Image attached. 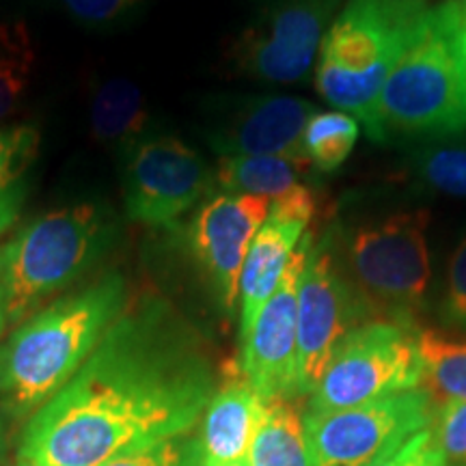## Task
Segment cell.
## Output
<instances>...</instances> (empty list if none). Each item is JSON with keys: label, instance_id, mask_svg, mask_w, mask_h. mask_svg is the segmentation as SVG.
<instances>
[{"label": "cell", "instance_id": "obj_1", "mask_svg": "<svg viewBox=\"0 0 466 466\" xmlns=\"http://www.w3.org/2000/svg\"><path fill=\"white\" fill-rule=\"evenodd\" d=\"M214 395L199 337L171 305L126 309L78 374L28 417L20 462L104 466L190 434Z\"/></svg>", "mask_w": 466, "mask_h": 466}, {"label": "cell", "instance_id": "obj_2", "mask_svg": "<svg viewBox=\"0 0 466 466\" xmlns=\"http://www.w3.org/2000/svg\"><path fill=\"white\" fill-rule=\"evenodd\" d=\"M121 275H106L35 311L0 343V400L31 417L78 374L126 311Z\"/></svg>", "mask_w": 466, "mask_h": 466}, {"label": "cell", "instance_id": "obj_3", "mask_svg": "<svg viewBox=\"0 0 466 466\" xmlns=\"http://www.w3.org/2000/svg\"><path fill=\"white\" fill-rule=\"evenodd\" d=\"M430 9L428 0H346L319 46V96L367 130L384 83L421 33Z\"/></svg>", "mask_w": 466, "mask_h": 466}, {"label": "cell", "instance_id": "obj_4", "mask_svg": "<svg viewBox=\"0 0 466 466\" xmlns=\"http://www.w3.org/2000/svg\"><path fill=\"white\" fill-rule=\"evenodd\" d=\"M365 134L376 143L466 134V85L453 42L451 0L430 9L421 33L384 83Z\"/></svg>", "mask_w": 466, "mask_h": 466}, {"label": "cell", "instance_id": "obj_5", "mask_svg": "<svg viewBox=\"0 0 466 466\" xmlns=\"http://www.w3.org/2000/svg\"><path fill=\"white\" fill-rule=\"evenodd\" d=\"M119 238V220L102 203H76L42 214L0 244V279L9 324L31 318L52 294L72 285Z\"/></svg>", "mask_w": 466, "mask_h": 466}, {"label": "cell", "instance_id": "obj_6", "mask_svg": "<svg viewBox=\"0 0 466 466\" xmlns=\"http://www.w3.org/2000/svg\"><path fill=\"white\" fill-rule=\"evenodd\" d=\"M428 227V209H408L343 231V247L335 233L343 270L376 319L417 329L432 283Z\"/></svg>", "mask_w": 466, "mask_h": 466}, {"label": "cell", "instance_id": "obj_7", "mask_svg": "<svg viewBox=\"0 0 466 466\" xmlns=\"http://www.w3.org/2000/svg\"><path fill=\"white\" fill-rule=\"evenodd\" d=\"M421 389L417 329L371 319L335 350L307 412H330Z\"/></svg>", "mask_w": 466, "mask_h": 466}, {"label": "cell", "instance_id": "obj_8", "mask_svg": "<svg viewBox=\"0 0 466 466\" xmlns=\"http://www.w3.org/2000/svg\"><path fill=\"white\" fill-rule=\"evenodd\" d=\"M371 319H376L374 313L343 270L335 231L329 229L313 242L299 283L296 395L316 391L335 350Z\"/></svg>", "mask_w": 466, "mask_h": 466}, {"label": "cell", "instance_id": "obj_9", "mask_svg": "<svg viewBox=\"0 0 466 466\" xmlns=\"http://www.w3.org/2000/svg\"><path fill=\"white\" fill-rule=\"evenodd\" d=\"M432 398L410 389L367 404L302 417L313 466H370L432 425Z\"/></svg>", "mask_w": 466, "mask_h": 466}, {"label": "cell", "instance_id": "obj_10", "mask_svg": "<svg viewBox=\"0 0 466 466\" xmlns=\"http://www.w3.org/2000/svg\"><path fill=\"white\" fill-rule=\"evenodd\" d=\"M121 158L124 206L134 223L171 229L214 186V171L199 151L168 134L143 138Z\"/></svg>", "mask_w": 466, "mask_h": 466}, {"label": "cell", "instance_id": "obj_11", "mask_svg": "<svg viewBox=\"0 0 466 466\" xmlns=\"http://www.w3.org/2000/svg\"><path fill=\"white\" fill-rule=\"evenodd\" d=\"M339 5L341 0H277L238 42V69L266 83L307 80Z\"/></svg>", "mask_w": 466, "mask_h": 466}, {"label": "cell", "instance_id": "obj_12", "mask_svg": "<svg viewBox=\"0 0 466 466\" xmlns=\"http://www.w3.org/2000/svg\"><path fill=\"white\" fill-rule=\"evenodd\" d=\"M313 231L296 247L275 294L259 309L250 329L240 337L242 376L266 401L296 395V352H299V283L311 253Z\"/></svg>", "mask_w": 466, "mask_h": 466}, {"label": "cell", "instance_id": "obj_13", "mask_svg": "<svg viewBox=\"0 0 466 466\" xmlns=\"http://www.w3.org/2000/svg\"><path fill=\"white\" fill-rule=\"evenodd\" d=\"M270 203L268 197L220 190L203 199L186 229L192 259L229 316L240 300L244 259L270 214Z\"/></svg>", "mask_w": 466, "mask_h": 466}, {"label": "cell", "instance_id": "obj_14", "mask_svg": "<svg viewBox=\"0 0 466 466\" xmlns=\"http://www.w3.org/2000/svg\"><path fill=\"white\" fill-rule=\"evenodd\" d=\"M316 217V195L305 184L272 199L270 214L250 242L240 275V337L275 294L291 255Z\"/></svg>", "mask_w": 466, "mask_h": 466}, {"label": "cell", "instance_id": "obj_15", "mask_svg": "<svg viewBox=\"0 0 466 466\" xmlns=\"http://www.w3.org/2000/svg\"><path fill=\"white\" fill-rule=\"evenodd\" d=\"M316 104L291 96L248 97L208 127L209 147L223 156H285L300 158L302 134Z\"/></svg>", "mask_w": 466, "mask_h": 466}, {"label": "cell", "instance_id": "obj_16", "mask_svg": "<svg viewBox=\"0 0 466 466\" xmlns=\"http://www.w3.org/2000/svg\"><path fill=\"white\" fill-rule=\"evenodd\" d=\"M266 404L240 370L217 389L203 412L201 432L197 436L199 466H225L248 460Z\"/></svg>", "mask_w": 466, "mask_h": 466}, {"label": "cell", "instance_id": "obj_17", "mask_svg": "<svg viewBox=\"0 0 466 466\" xmlns=\"http://www.w3.org/2000/svg\"><path fill=\"white\" fill-rule=\"evenodd\" d=\"M149 113L141 89L127 78H110L91 100V132L96 141L121 156L147 138Z\"/></svg>", "mask_w": 466, "mask_h": 466}, {"label": "cell", "instance_id": "obj_18", "mask_svg": "<svg viewBox=\"0 0 466 466\" xmlns=\"http://www.w3.org/2000/svg\"><path fill=\"white\" fill-rule=\"evenodd\" d=\"M307 168H311L307 160L285 156H223L214 171V184L233 195L277 199L300 184Z\"/></svg>", "mask_w": 466, "mask_h": 466}, {"label": "cell", "instance_id": "obj_19", "mask_svg": "<svg viewBox=\"0 0 466 466\" xmlns=\"http://www.w3.org/2000/svg\"><path fill=\"white\" fill-rule=\"evenodd\" d=\"M39 154L37 126H0V236L25 209L31 190V168Z\"/></svg>", "mask_w": 466, "mask_h": 466}, {"label": "cell", "instance_id": "obj_20", "mask_svg": "<svg viewBox=\"0 0 466 466\" xmlns=\"http://www.w3.org/2000/svg\"><path fill=\"white\" fill-rule=\"evenodd\" d=\"M250 466H313L305 423L291 400H270L248 451Z\"/></svg>", "mask_w": 466, "mask_h": 466}, {"label": "cell", "instance_id": "obj_21", "mask_svg": "<svg viewBox=\"0 0 466 466\" xmlns=\"http://www.w3.org/2000/svg\"><path fill=\"white\" fill-rule=\"evenodd\" d=\"M421 389L439 401H466V339L439 329L417 330Z\"/></svg>", "mask_w": 466, "mask_h": 466}, {"label": "cell", "instance_id": "obj_22", "mask_svg": "<svg viewBox=\"0 0 466 466\" xmlns=\"http://www.w3.org/2000/svg\"><path fill=\"white\" fill-rule=\"evenodd\" d=\"M360 137V126L341 110L318 113L309 119L302 134V156L319 173H335L346 165Z\"/></svg>", "mask_w": 466, "mask_h": 466}, {"label": "cell", "instance_id": "obj_23", "mask_svg": "<svg viewBox=\"0 0 466 466\" xmlns=\"http://www.w3.org/2000/svg\"><path fill=\"white\" fill-rule=\"evenodd\" d=\"M35 46L22 22L0 25V121L14 113L33 80Z\"/></svg>", "mask_w": 466, "mask_h": 466}, {"label": "cell", "instance_id": "obj_24", "mask_svg": "<svg viewBox=\"0 0 466 466\" xmlns=\"http://www.w3.org/2000/svg\"><path fill=\"white\" fill-rule=\"evenodd\" d=\"M410 168L425 188L466 199V145H430L412 156Z\"/></svg>", "mask_w": 466, "mask_h": 466}, {"label": "cell", "instance_id": "obj_25", "mask_svg": "<svg viewBox=\"0 0 466 466\" xmlns=\"http://www.w3.org/2000/svg\"><path fill=\"white\" fill-rule=\"evenodd\" d=\"M439 319L453 330H466V233L451 248L441 285Z\"/></svg>", "mask_w": 466, "mask_h": 466}, {"label": "cell", "instance_id": "obj_26", "mask_svg": "<svg viewBox=\"0 0 466 466\" xmlns=\"http://www.w3.org/2000/svg\"><path fill=\"white\" fill-rule=\"evenodd\" d=\"M104 466H199L197 439L184 434L177 439L156 442V445L110 460Z\"/></svg>", "mask_w": 466, "mask_h": 466}, {"label": "cell", "instance_id": "obj_27", "mask_svg": "<svg viewBox=\"0 0 466 466\" xmlns=\"http://www.w3.org/2000/svg\"><path fill=\"white\" fill-rule=\"evenodd\" d=\"M432 421L436 445L445 458L466 464V401H441Z\"/></svg>", "mask_w": 466, "mask_h": 466}, {"label": "cell", "instance_id": "obj_28", "mask_svg": "<svg viewBox=\"0 0 466 466\" xmlns=\"http://www.w3.org/2000/svg\"><path fill=\"white\" fill-rule=\"evenodd\" d=\"M370 466H447V458L436 445L432 428H428L384 453Z\"/></svg>", "mask_w": 466, "mask_h": 466}, {"label": "cell", "instance_id": "obj_29", "mask_svg": "<svg viewBox=\"0 0 466 466\" xmlns=\"http://www.w3.org/2000/svg\"><path fill=\"white\" fill-rule=\"evenodd\" d=\"M58 3L83 25L102 26L119 20L121 15L137 7L141 0H58Z\"/></svg>", "mask_w": 466, "mask_h": 466}, {"label": "cell", "instance_id": "obj_30", "mask_svg": "<svg viewBox=\"0 0 466 466\" xmlns=\"http://www.w3.org/2000/svg\"><path fill=\"white\" fill-rule=\"evenodd\" d=\"M453 15V42H456V55L462 69V78L466 85V0H451Z\"/></svg>", "mask_w": 466, "mask_h": 466}, {"label": "cell", "instance_id": "obj_31", "mask_svg": "<svg viewBox=\"0 0 466 466\" xmlns=\"http://www.w3.org/2000/svg\"><path fill=\"white\" fill-rule=\"evenodd\" d=\"M9 326V318H7V296H5V288H3V279H0V335L5 333V329Z\"/></svg>", "mask_w": 466, "mask_h": 466}, {"label": "cell", "instance_id": "obj_32", "mask_svg": "<svg viewBox=\"0 0 466 466\" xmlns=\"http://www.w3.org/2000/svg\"><path fill=\"white\" fill-rule=\"evenodd\" d=\"M225 466H250L248 460H240V462H231V464H225Z\"/></svg>", "mask_w": 466, "mask_h": 466}, {"label": "cell", "instance_id": "obj_33", "mask_svg": "<svg viewBox=\"0 0 466 466\" xmlns=\"http://www.w3.org/2000/svg\"><path fill=\"white\" fill-rule=\"evenodd\" d=\"M20 466H35V464H26V462H20Z\"/></svg>", "mask_w": 466, "mask_h": 466}]
</instances>
